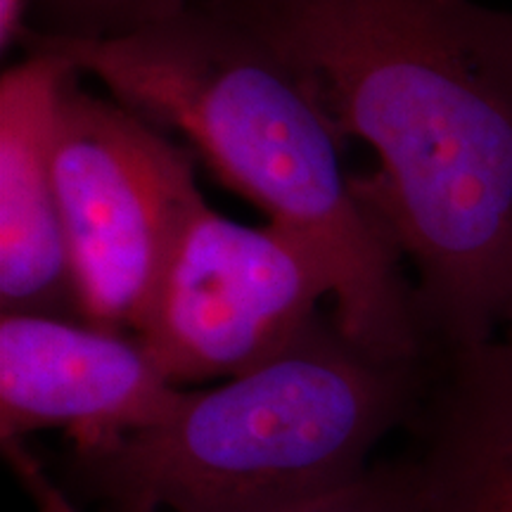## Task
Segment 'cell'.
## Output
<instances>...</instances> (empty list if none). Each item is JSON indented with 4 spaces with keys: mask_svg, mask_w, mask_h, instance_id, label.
<instances>
[{
    "mask_svg": "<svg viewBox=\"0 0 512 512\" xmlns=\"http://www.w3.org/2000/svg\"><path fill=\"white\" fill-rule=\"evenodd\" d=\"M273 48L415 271L430 356L512 330V12L477 0H202Z\"/></svg>",
    "mask_w": 512,
    "mask_h": 512,
    "instance_id": "cell-1",
    "label": "cell"
},
{
    "mask_svg": "<svg viewBox=\"0 0 512 512\" xmlns=\"http://www.w3.org/2000/svg\"><path fill=\"white\" fill-rule=\"evenodd\" d=\"M19 43L174 128L226 188L302 235L330 268L332 318L349 339L387 361L430 358L401 247L342 171L344 145L302 79L261 38L197 3L126 36L24 29Z\"/></svg>",
    "mask_w": 512,
    "mask_h": 512,
    "instance_id": "cell-2",
    "label": "cell"
},
{
    "mask_svg": "<svg viewBox=\"0 0 512 512\" xmlns=\"http://www.w3.org/2000/svg\"><path fill=\"white\" fill-rule=\"evenodd\" d=\"M432 358V356H430ZM430 358L387 361L320 313L285 351L100 451L67 453L98 512H306L361 482L406 430Z\"/></svg>",
    "mask_w": 512,
    "mask_h": 512,
    "instance_id": "cell-3",
    "label": "cell"
},
{
    "mask_svg": "<svg viewBox=\"0 0 512 512\" xmlns=\"http://www.w3.org/2000/svg\"><path fill=\"white\" fill-rule=\"evenodd\" d=\"M53 176L83 323L138 335L185 230L207 207L195 152L119 100L64 81Z\"/></svg>",
    "mask_w": 512,
    "mask_h": 512,
    "instance_id": "cell-4",
    "label": "cell"
},
{
    "mask_svg": "<svg viewBox=\"0 0 512 512\" xmlns=\"http://www.w3.org/2000/svg\"><path fill=\"white\" fill-rule=\"evenodd\" d=\"M335 299L302 235L249 228L204 207L192 219L138 337L176 387L233 380L285 351Z\"/></svg>",
    "mask_w": 512,
    "mask_h": 512,
    "instance_id": "cell-5",
    "label": "cell"
},
{
    "mask_svg": "<svg viewBox=\"0 0 512 512\" xmlns=\"http://www.w3.org/2000/svg\"><path fill=\"white\" fill-rule=\"evenodd\" d=\"M185 389L131 332L0 313V441L64 430L86 453L169 418Z\"/></svg>",
    "mask_w": 512,
    "mask_h": 512,
    "instance_id": "cell-6",
    "label": "cell"
},
{
    "mask_svg": "<svg viewBox=\"0 0 512 512\" xmlns=\"http://www.w3.org/2000/svg\"><path fill=\"white\" fill-rule=\"evenodd\" d=\"M76 69L27 50L0 79V313L81 320L53 176V124Z\"/></svg>",
    "mask_w": 512,
    "mask_h": 512,
    "instance_id": "cell-7",
    "label": "cell"
},
{
    "mask_svg": "<svg viewBox=\"0 0 512 512\" xmlns=\"http://www.w3.org/2000/svg\"><path fill=\"white\" fill-rule=\"evenodd\" d=\"M406 430L420 512H512V330L434 354Z\"/></svg>",
    "mask_w": 512,
    "mask_h": 512,
    "instance_id": "cell-8",
    "label": "cell"
},
{
    "mask_svg": "<svg viewBox=\"0 0 512 512\" xmlns=\"http://www.w3.org/2000/svg\"><path fill=\"white\" fill-rule=\"evenodd\" d=\"M188 0H29L27 27L69 38H114L181 15Z\"/></svg>",
    "mask_w": 512,
    "mask_h": 512,
    "instance_id": "cell-9",
    "label": "cell"
},
{
    "mask_svg": "<svg viewBox=\"0 0 512 512\" xmlns=\"http://www.w3.org/2000/svg\"><path fill=\"white\" fill-rule=\"evenodd\" d=\"M306 512H420V482L413 458H377L361 482Z\"/></svg>",
    "mask_w": 512,
    "mask_h": 512,
    "instance_id": "cell-10",
    "label": "cell"
},
{
    "mask_svg": "<svg viewBox=\"0 0 512 512\" xmlns=\"http://www.w3.org/2000/svg\"><path fill=\"white\" fill-rule=\"evenodd\" d=\"M27 3L29 0H0V48L10 50L27 27Z\"/></svg>",
    "mask_w": 512,
    "mask_h": 512,
    "instance_id": "cell-11",
    "label": "cell"
}]
</instances>
